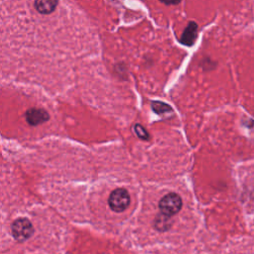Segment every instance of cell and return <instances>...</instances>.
Segmentation results:
<instances>
[{
    "label": "cell",
    "instance_id": "2",
    "mask_svg": "<svg viewBox=\"0 0 254 254\" xmlns=\"http://www.w3.org/2000/svg\"><path fill=\"white\" fill-rule=\"evenodd\" d=\"M109 207L115 212L124 211L130 204V195L125 189L114 190L108 198Z\"/></svg>",
    "mask_w": 254,
    "mask_h": 254
},
{
    "label": "cell",
    "instance_id": "8",
    "mask_svg": "<svg viewBox=\"0 0 254 254\" xmlns=\"http://www.w3.org/2000/svg\"><path fill=\"white\" fill-rule=\"evenodd\" d=\"M134 132L136 133V135L142 139V140H148L150 138L149 133L147 132V130L141 125V124H135L134 126Z\"/></svg>",
    "mask_w": 254,
    "mask_h": 254
},
{
    "label": "cell",
    "instance_id": "3",
    "mask_svg": "<svg viewBox=\"0 0 254 254\" xmlns=\"http://www.w3.org/2000/svg\"><path fill=\"white\" fill-rule=\"evenodd\" d=\"M11 231L13 234V237L17 241H25L27 240L33 233L34 228L31 223V221L28 218L20 217L17 218L11 226Z\"/></svg>",
    "mask_w": 254,
    "mask_h": 254
},
{
    "label": "cell",
    "instance_id": "7",
    "mask_svg": "<svg viewBox=\"0 0 254 254\" xmlns=\"http://www.w3.org/2000/svg\"><path fill=\"white\" fill-rule=\"evenodd\" d=\"M151 108L157 114H164V113H168V112L173 111L172 106H170L169 104H167L163 101H157V100L152 101Z\"/></svg>",
    "mask_w": 254,
    "mask_h": 254
},
{
    "label": "cell",
    "instance_id": "1",
    "mask_svg": "<svg viewBox=\"0 0 254 254\" xmlns=\"http://www.w3.org/2000/svg\"><path fill=\"white\" fill-rule=\"evenodd\" d=\"M183 206L181 196L176 192H169L159 201V209L161 213L167 217L177 214Z\"/></svg>",
    "mask_w": 254,
    "mask_h": 254
},
{
    "label": "cell",
    "instance_id": "4",
    "mask_svg": "<svg viewBox=\"0 0 254 254\" xmlns=\"http://www.w3.org/2000/svg\"><path fill=\"white\" fill-rule=\"evenodd\" d=\"M25 118L30 125L37 126L44 122H47L50 118V115L43 108H30L26 111Z\"/></svg>",
    "mask_w": 254,
    "mask_h": 254
},
{
    "label": "cell",
    "instance_id": "5",
    "mask_svg": "<svg viewBox=\"0 0 254 254\" xmlns=\"http://www.w3.org/2000/svg\"><path fill=\"white\" fill-rule=\"evenodd\" d=\"M197 37V24L195 22H190L182 34L181 43L185 46H192Z\"/></svg>",
    "mask_w": 254,
    "mask_h": 254
},
{
    "label": "cell",
    "instance_id": "6",
    "mask_svg": "<svg viewBox=\"0 0 254 254\" xmlns=\"http://www.w3.org/2000/svg\"><path fill=\"white\" fill-rule=\"evenodd\" d=\"M58 4L57 0H37L34 2V7L39 13L48 15L55 11Z\"/></svg>",
    "mask_w": 254,
    "mask_h": 254
}]
</instances>
